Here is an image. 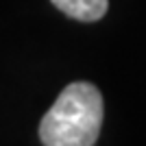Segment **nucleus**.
<instances>
[{
	"mask_svg": "<svg viewBox=\"0 0 146 146\" xmlns=\"http://www.w3.org/2000/svg\"><path fill=\"white\" fill-rule=\"evenodd\" d=\"M103 94L87 81L70 83L39 122L44 146H94L103 127Z\"/></svg>",
	"mask_w": 146,
	"mask_h": 146,
	"instance_id": "obj_1",
	"label": "nucleus"
},
{
	"mask_svg": "<svg viewBox=\"0 0 146 146\" xmlns=\"http://www.w3.org/2000/svg\"><path fill=\"white\" fill-rule=\"evenodd\" d=\"M61 13L79 22H96L107 13L109 0H50Z\"/></svg>",
	"mask_w": 146,
	"mask_h": 146,
	"instance_id": "obj_2",
	"label": "nucleus"
}]
</instances>
